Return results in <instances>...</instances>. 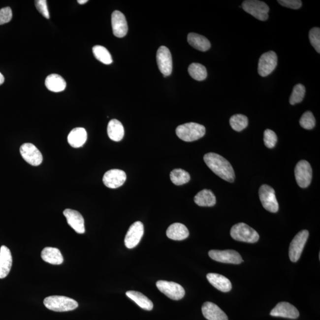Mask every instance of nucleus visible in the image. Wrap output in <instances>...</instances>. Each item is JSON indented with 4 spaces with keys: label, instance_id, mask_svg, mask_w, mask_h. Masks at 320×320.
Returning <instances> with one entry per match:
<instances>
[{
    "label": "nucleus",
    "instance_id": "obj_1",
    "mask_svg": "<svg viewBox=\"0 0 320 320\" xmlns=\"http://www.w3.org/2000/svg\"><path fill=\"white\" fill-rule=\"evenodd\" d=\"M203 160L207 166L221 179L230 183L234 181V171L227 160L214 153L206 154Z\"/></svg>",
    "mask_w": 320,
    "mask_h": 320
},
{
    "label": "nucleus",
    "instance_id": "obj_2",
    "mask_svg": "<svg viewBox=\"0 0 320 320\" xmlns=\"http://www.w3.org/2000/svg\"><path fill=\"white\" fill-rule=\"evenodd\" d=\"M205 132L204 126L194 122L180 125L176 130L177 136L185 142L196 141L202 138Z\"/></svg>",
    "mask_w": 320,
    "mask_h": 320
},
{
    "label": "nucleus",
    "instance_id": "obj_3",
    "mask_svg": "<svg viewBox=\"0 0 320 320\" xmlns=\"http://www.w3.org/2000/svg\"><path fill=\"white\" fill-rule=\"evenodd\" d=\"M43 304L48 310L55 312H66L76 309L78 302L74 299L64 296H50L45 298Z\"/></svg>",
    "mask_w": 320,
    "mask_h": 320
},
{
    "label": "nucleus",
    "instance_id": "obj_4",
    "mask_svg": "<svg viewBox=\"0 0 320 320\" xmlns=\"http://www.w3.org/2000/svg\"><path fill=\"white\" fill-rule=\"evenodd\" d=\"M231 236L235 240L255 243L259 240V235L254 229L243 223L235 224L231 229Z\"/></svg>",
    "mask_w": 320,
    "mask_h": 320
},
{
    "label": "nucleus",
    "instance_id": "obj_5",
    "mask_svg": "<svg viewBox=\"0 0 320 320\" xmlns=\"http://www.w3.org/2000/svg\"><path fill=\"white\" fill-rule=\"evenodd\" d=\"M243 10L256 19L266 21L269 17V7L265 2L258 0H246L242 3Z\"/></svg>",
    "mask_w": 320,
    "mask_h": 320
},
{
    "label": "nucleus",
    "instance_id": "obj_6",
    "mask_svg": "<svg viewBox=\"0 0 320 320\" xmlns=\"http://www.w3.org/2000/svg\"><path fill=\"white\" fill-rule=\"evenodd\" d=\"M260 200L264 209L272 213L279 210V204L276 199L275 191L271 186L263 185L258 191Z\"/></svg>",
    "mask_w": 320,
    "mask_h": 320
},
{
    "label": "nucleus",
    "instance_id": "obj_7",
    "mask_svg": "<svg viewBox=\"0 0 320 320\" xmlns=\"http://www.w3.org/2000/svg\"><path fill=\"white\" fill-rule=\"evenodd\" d=\"M308 236H309V232L307 230H302L293 238L290 244L289 249L290 260L292 262H296L300 258Z\"/></svg>",
    "mask_w": 320,
    "mask_h": 320
},
{
    "label": "nucleus",
    "instance_id": "obj_8",
    "mask_svg": "<svg viewBox=\"0 0 320 320\" xmlns=\"http://www.w3.org/2000/svg\"><path fill=\"white\" fill-rule=\"evenodd\" d=\"M156 286L160 291L173 300H180L185 295L184 288L175 282L159 281Z\"/></svg>",
    "mask_w": 320,
    "mask_h": 320
},
{
    "label": "nucleus",
    "instance_id": "obj_9",
    "mask_svg": "<svg viewBox=\"0 0 320 320\" xmlns=\"http://www.w3.org/2000/svg\"><path fill=\"white\" fill-rule=\"evenodd\" d=\"M295 176L299 187L307 188L313 177V170L309 162L305 160L299 161L295 168Z\"/></svg>",
    "mask_w": 320,
    "mask_h": 320
},
{
    "label": "nucleus",
    "instance_id": "obj_10",
    "mask_svg": "<svg viewBox=\"0 0 320 320\" xmlns=\"http://www.w3.org/2000/svg\"><path fill=\"white\" fill-rule=\"evenodd\" d=\"M208 254L212 260L218 262L238 264L243 261L239 253L233 250H212Z\"/></svg>",
    "mask_w": 320,
    "mask_h": 320
},
{
    "label": "nucleus",
    "instance_id": "obj_11",
    "mask_svg": "<svg viewBox=\"0 0 320 320\" xmlns=\"http://www.w3.org/2000/svg\"><path fill=\"white\" fill-rule=\"evenodd\" d=\"M157 63L163 76H169L173 70L172 57L169 49L165 46H160L157 51Z\"/></svg>",
    "mask_w": 320,
    "mask_h": 320
},
{
    "label": "nucleus",
    "instance_id": "obj_12",
    "mask_svg": "<svg viewBox=\"0 0 320 320\" xmlns=\"http://www.w3.org/2000/svg\"><path fill=\"white\" fill-rule=\"evenodd\" d=\"M278 64L277 55L274 51H269L260 58L258 64V72L260 76L265 77L275 70Z\"/></svg>",
    "mask_w": 320,
    "mask_h": 320
},
{
    "label": "nucleus",
    "instance_id": "obj_13",
    "mask_svg": "<svg viewBox=\"0 0 320 320\" xmlns=\"http://www.w3.org/2000/svg\"><path fill=\"white\" fill-rule=\"evenodd\" d=\"M20 154L23 159L29 164L33 166H38L41 164L43 157L41 153L35 145L31 143L23 144L20 148Z\"/></svg>",
    "mask_w": 320,
    "mask_h": 320
},
{
    "label": "nucleus",
    "instance_id": "obj_14",
    "mask_svg": "<svg viewBox=\"0 0 320 320\" xmlns=\"http://www.w3.org/2000/svg\"><path fill=\"white\" fill-rule=\"evenodd\" d=\"M144 227L140 221H136L130 226L125 238V246L128 249H133L138 244L143 236Z\"/></svg>",
    "mask_w": 320,
    "mask_h": 320
},
{
    "label": "nucleus",
    "instance_id": "obj_15",
    "mask_svg": "<svg viewBox=\"0 0 320 320\" xmlns=\"http://www.w3.org/2000/svg\"><path fill=\"white\" fill-rule=\"evenodd\" d=\"M127 180V174L123 170L112 169L104 174L103 178L104 185L110 189H116L124 184Z\"/></svg>",
    "mask_w": 320,
    "mask_h": 320
},
{
    "label": "nucleus",
    "instance_id": "obj_16",
    "mask_svg": "<svg viewBox=\"0 0 320 320\" xmlns=\"http://www.w3.org/2000/svg\"><path fill=\"white\" fill-rule=\"evenodd\" d=\"M273 317H283L289 319H296L299 316V313L296 308L289 302H281L276 305L270 313Z\"/></svg>",
    "mask_w": 320,
    "mask_h": 320
},
{
    "label": "nucleus",
    "instance_id": "obj_17",
    "mask_svg": "<svg viewBox=\"0 0 320 320\" xmlns=\"http://www.w3.org/2000/svg\"><path fill=\"white\" fill-rule=\"evenodd\" d=\"M65 217L68 225L78 234H84L85 232L84 218L77 211L71 209H66L63 212Z\"/></svg>",
    "mask_w": 320,
    "mask_h": 320
},
{
    "label": "nucleus",
    "instance_id": "obj_18",
    "mask_svg": "<svg viewBox=\"0 0 320 320\" xmlns=\"http://www.w3.org/2000/svg\"><path fill=\"white\" fill-rule=\"evenodd\" d=\"M113 33L116 37H123L128 33V28L124 14L119 11H113L112 14Z\"/></svg>",
    "mask_w": 320,
    "mask_h": 320
},
{
    "label": "nucleus",
    "instance_id": "obj_19",
    "mask_svg": "<svg viewBox=\"0 0 320 320\" xmlns=\"http://www.w3.org/2000/svg\"><path fill=\"white\" fill-rule=\"evenodd\" d=\"M202 311L203 316L208 320H228L226 314L212 302H205L202 305Z\"/></svg>",
    "mask_w": 320,
    "mask_h": 320
},
{
    "label": "nucleus",
    "instance_id": "obj_20",
    "mask_svg": "<svg viewBox=\"0 0 320 320\" xmlns=\"http://www.w3.org/2000/svg\"><path fill=\"white\" fill-rule=\"evenodd\" d=\"M13 258L9 249L5 246L0 248V279L7 277L12 266Z\"/></svg>",
    "mask_w": 320,
    "mask_h": 320
},
{
    "label": "nucleus",
    "instance_id": "obj_21",
    "mask_svg": "<svg viewBox=\"0 0 320 320\" xmlns=\"http://www.w3.org/2000/svg\"><path fill=\"white\" fill-rule=\"evenodd\" d=\"M208 281L212 286L223 292H228L232 289V284L228 278L218 273H208L206 275Z\"/></svg>",
    "mask_w": 320,
    "mask_h": 320
},
{
    "label": "nucleus",
    "instance_id": "obj_22",
    "mask_svg": "<svg viewBox=\"0 0 320 320\" xmlns=\"http://www.w3.org/2000/svg\"><path fill=\"white\" fill-rule=\"evenodd\" d=\"M167 236L170 239L176 241L185 240L189 235L188 229L181 223L171 224L166 232Z\"/></svg>",
    "mask_w": 320,
    "mask_h": 320
},
{
    "label": "nucleus",
    "instance_id": "obj_23",
    "mask_svg": "<svg viewBox=\"0 0 320 320\" xmlns=\"http://www.w3.org/2000/svg\"><path fill=\"white\" fill-rule=\"evenodd\" d=\"M41 257L45 262L60 265L63 263L64 258L59 249L55 247H48L43 249L41 253Z\"/></svg>",
    "mask_w": 320,
    "mask_h": 320
},
{
    "label": "nucleus",
    "instance_id": "obj_24",
    "mask_svg": "<svg viewBox=\"0 0 320 320\" xmlns=\"http://www.w3.org/2000/svg\"><path fill=\"white\" fill-rule=\"evenodd\" d=\"M87 139L86 130L83 128L72 129L68 136V142L71 147L77 148L83 146Z\"/></svg>",
    "mask_w": 320,
    "mask_h": 320
},
{
    "label": "nucleus",
    "instance_id": "obj_25",
    "mask_svg": "<svg viewBox=\"0 0 320 320\" xmlns=\"http://www.w3.org/2000/svg\"><path fill=\"white\" fill-rule=\"evenodd\" d=\"M188 42L192 47L200 51H207L211 48V45L209 40L199 34L189 33L188 36Z\"/></svg>",
    "mask_w": 320,
    "mask_h": 320
},
{
    "label": "nucleus",
    "instance_id": "obj_26",
    "mask_svg": "<svg viewBox=\"0 0 320 320\" xmlns=\"http://www.w3.org/2000/svg\"><path fill=\"white\" fill-rule=\"evenodd\" d=\"M124 128L120 121L117 119H112L107 125V134L113 141L119 142L124 136Z\"/></svg>",
    "mask_w": 320,
    "mask_h": 320
},
{
    "label": "nucleus",
    "instance_id": "obj_27",
    "mask_svg": "<svg viewBox=\"0 0 320 320\" xmlns=\"http://www.w3.org/2000/svg\"><path fill=\"white\" fill-rule=\"evenodd\" d=\"M45 86L50 91L58 93L64 91L66 88V84L61 75L52 74L46 77Z\"/></svg>",
    "mask_w": 320,
    "mask_h": 320
},
{
    "label": "nucleus",
    "instance_id": "obj_28",
    "mask_svg": "<svg viewBox=\"0 0 320 320\" xmlns=\"http://www.w3.org/2000/svg\"><path fill=\"white\" fill-rule=\"evenodd\" d=\"M194 201L196 204L199 206L211 207L216 203V197L211 191L208 190V189H203L194 196Z\"/></svg>",
    "mask_w": 320,
    "mask_h": 320
},
{
    "label": "nucleus",
    "instance_id": "obj_29",
    "mask_svg": "<svg viewBox=\"0 0 320 320\" xmlns=\"http://www.w3.org/2000/svg\"><path fill=\"white\" fill-rule=\"evenodd\" d=\"M128 297L134 301L139 307L145 310L151 311L153 308V303L146 296L138 291L129 290L126 293Z\"/></svg>",
    "mask_w": 320,
    "mask_h": 320
},
{
    "label": "nucleus",
    "instance_id": "obj_30",
    "mask_svg": "<svg viewBox=\"0 0 320 320\" xmlns=\"http://www.w3.org/2000/svg\"><path fill=\"white\" fill-rule=\"evenodd\" d=\"M188 72L192 78L197 81H203L207 77V70L205 66L199 63H192L189 65Z\"/></svg>",
    "mask_w": 320,
    "mask_h": 320
},
{
    "label": "nucleus",
    "instance_id": "obj_31",
    "mask_svg": "<svg viewBox=\"0 0 320 320\" xmlns=\"http://www.w3.org/2000/svg\"><path fill=\"white\" fill-rule=\"evenodd\" d=\"M170 176L171 182L177 186L186 184L191 180L190 174L181 168H177L171 171Z\"/></svg>",
    "mask_w": 320,
    "mask_h": 320
},
{
    "label": "nucleus",
    "instance_id": "obj_32",
    "mask_svg": "<svg viewBox=\"0 0 320 320\" xmlns=\"http://www.w3.org/2000/svg\"><path fill=\"white\" fill-rule=\"evenodd\" d=\"M93 52L95 58L100 62L106 65L112 64L113 62L111 54L106 48L100 45H96L93 48Z\"/></svg>",
    "mask_w": 320,
    "mask_h": 320
},
{
    "label": "nucleus",
    "instance_id": "obj_33",
    "mask_svg": "<svg viewBox=\"0 0 320 320\" xmlns=\"http://www.w3.org/2000/svg\"><path fill=\"white\" fill-rule=\"evenodd\" d=\"M248 118L243 115L237 114L231 116L229 124L235 131L240 132L248 126Z\"/></svg>",
    "mask_w": 320,
    "mask_h": 320
},
{
    "label": "nucleus",
    "instance_id": "obj_34",
    "mask_svg": "<svg viewBox=\"0 0 320 320\" xmlns=\"http://www.w3.org/2000/svg\"><path fill=\"white\" fill-rule=\"evenodd\" d=\"M305 95V88L301 84H298L293 87L292 94L289 98V103L292 105L301 103Z\"/></svg>",
    "mask_w": 320,
    "mask_h": 320
},
{
    "label": "nucleus",
    "instance_id": "obj_35",
    "mask_svg": "<svg viewBox=\"0 0 320 320\" xmlns=\"http://www.w3.org/2000/svg\"><path fill=\"white\" fill-rule=\"evenodd\" d=\"M299 124L304 129L311 130L316 125V119L310 111L305 112L299 120Z\"/></svg>",
    "mask_w": 320,
    "mask_h": 320
},
{
    "label": "nucleus",
    "instance_id": "obj_36",
    "mask_svg": "<svg viewBox=\"0 0 320 320\" xmlns=\"http://www.w3.org/2000/svg\"><path fill=\"white\" fill-rule=\"evenodd\" d=\"M311 45L318 53H320V29L319 28L311 29L309 33Z\"/></svg>",
    "mask_w": 320,
    "mask_h": 320
},
{
    "label": "nucleus",
    "instance_id": "obj_37",
    "mask_svg": "<svg viewBox=\"0 0 320 320\" xmlns=\"http://www.w3.org/2000/svg\"><path fill=\"white\" fill-rule=\"evenodd\" d=\"M278 141L277 135L270 129H266L264 132V142L266 147L269 148L275 147Z\"/></svg>",
    "mask_w": 320,
    "mask_h": 320
},
{
    "label": "nucleus",
    "instance_id": "obj_38",
    "mask_svg": "<svg viewBox=\"0 0 320 320\" xmlns=\"http://www.w3.org/2000/svg\"><path fill=\"white\" fill-rule=\"evenodd\" d=\"M12 11L10 7H4L0 10V25L10 22L12 19Z\"/></svg>",
    "mask_w": 320,
    "mask_h": 320
},
{
    "label": "nucleus",
    "instance_id": "obj_39",
    "mask_svg": "<svg viewBox=\"0 0 320 320\" xmlns=\"http://www.w3.org/2000/svg\"><path fill=\"white\" fill-rule=\"evenodd\" d=\"M279 4L285 7L297 10L302 6V1L300 0H278Z\"/></svg>",
    "mask_w": 320,
    "mask_h": 320
},
{
    "label": "nucleus",
    "instance_id": "obj_40",
    "mask_svg": "<svg viewBox=\"0 0 320 320\" xmlns=\"http://www.w3.org/2000/svg\"><path fill=\"white\" fill-rule=\"evenodd\" d=\"M35 5L37 10L42 14L43 17L48 19L50 18L48 9L47 1L45 0H37L35 1Z\"/></svg>",
    "mask_w": 320,
    "mask_h": 320
},
{
    "label": "nucleus",
    "instance_id": "obj_41",
    "mask_svg": "<svg viewBox=\"0 0 320 320\" xmlns=\"http://www.w3.org/2000/svg\"><path fill=\"white\" fill-rule=\"evenodd\" d=\"M4 82V77L3 76V75H2L1 72H0V86L1 85V84H3Z\"/></svg>",
    "mask_w": 320,
    "mask_h": 320
},
{
    "label": "nucleus",
    "instance_id": "obj_42",
    "mask_svg": "<svg viewBox=\"0 0 320 320\" xmlns=\"http://www.w3.org/2000/svg\"><path fill=\"white\" fill-rule=\"evenodd\" d=\"M87 2H88L87 0H79V1H78V3L80 4H86Z\"/></svg>",
    "mask_w": 320,
    "mask_h": 320
}]
</instances>
